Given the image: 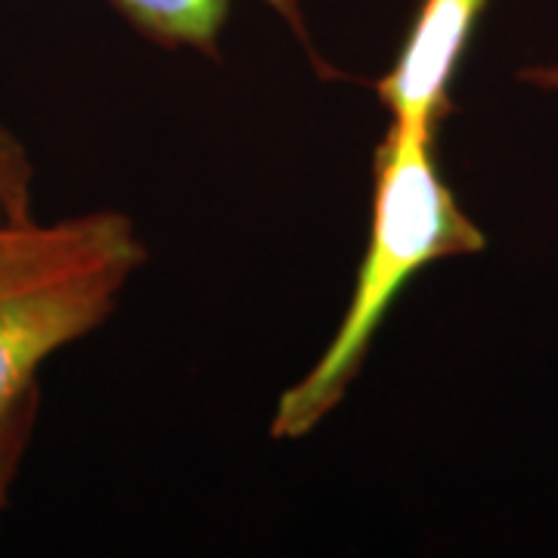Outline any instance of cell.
Listing matches in <instances>:
<instances>
[{
  "label": "cell",
  "instance_id": "6da1fadb",
  "mask_svg": "<svg viewBox=\"0 0 558 558\" xmlns=\"http://www.w3.org/2000/svg\"><path fill=\"white\" fill-rule=\"evenodd\" d=\"M484 233L435 165V134L388 124L373 159V223L354 295L319 360L282 391L270 435L307 438L339 407L400 289L435 260L478 255Z\"/></svg>",
  "mask_w": 558,
  "mask_h": 558
},
{
  "label": "cell",
  "instance_id": "7a4b0ae2",
  "mask_svg": "<svg viewBox=\"0 0 558 558\" xmlns=\"http://www.w3.org/2000/svg\"><path fill=\"white\" fill-rule=\"evenodd\" d=\"M143 260L146 245L121 211L0 223V407L116 311Z\"/></svg>",
  "mask_w": 558,
  "mask_h": 558
},
{
  "label": "cell",
  "instance_id": "3957f363",
  "mask_svg": "<svg viewBox=\"0 0 558 558\" xmlns=\"http://www.w3.org/2000/svg\"><path fill=\"white\" fill-rule=\"evenodd\" d=\"M487 0H422L400 57L376 84L391 124L435 134L450 112V84Z\"/></svg>",
  "mask_w": 558,
  "mask_h": 558
},
{
  "label": "cell",
  "instance_id": "277c9868",
  "mask_svg": "<svg viewBox=\"0 0 558 558\" xmlns=\"http://www.w3.org/2000/svg\"><path fill=\"white\" fill-rule=\"evenodd\" d=\"M116 13L137 28L143 38L156 40L168 50H199L218 57V40L230 20L233 0H106ZM301 40H307L299 0H260Z\"/></svg>",
  "mask_w": 558,
  "mask_h": 558
},
{
  "label": "cell",
  "instance_id": "5b68a950",
  "mask_svg": "<svg viewBox=\"0 0 558 558\" xmlns=\"http://www.w3.org/2000/svg\"><path fill=\"white\" fill-rule=\"evenodd\" d=\"M40 391L38 381L25 388L20 398H13L7 407H0V512L10 499V487L20 475L22 457L28 450V440L35 432L38 418Z\"/></svg>",
  "mask_w": 558,
  "mask_h": 558
},
{
  "label": "cell",
  "instance_id": "8992f818",
  "mask_svg": "<svg viewBox=\"0 0 558 558\" xmlns=\"http://www.w3.org/2000/svg\"><path fill=\"white\" fill-rule=\"evenodd\" d=\"M32 180L35 168L25 146L0 124V223L32 220Z\"/></svg>",
  "mask_w": 558,
  "mask_h": 558
},
{
  "label": "cell",
  "instance_id": "52a82bcc",
  "mask_svg": "<svg viewBox=\"0 0 558 558\" xmlns=\"http://www.w3.org/2000/svg\"><path fill=\"white\" fill-rule=\"evenodd\" d=\"M521 81L537 84L543 90L558 94V62H553V65H537V69H524V72H521Z\"/></svg>",
  "mask_w": 558,
  "mask_h": 558
}]
</instances>
